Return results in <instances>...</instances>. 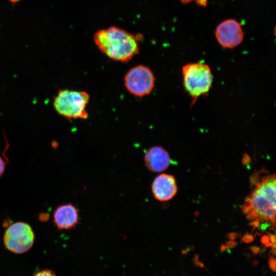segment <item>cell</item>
Returning a JSON list of instances; mask_svg holds the SVG:
<instances>
[{"label": "cell", "mask_w": 276, "mask_h": 276, "mask_svg": "<svg viewBox=\"0 0 276 276\" xmlns=\"http://www.w3.org/2000/svg\"><path fill=\"white\" fill-rule=\"evenodd\" d=\"M146 167L151 171L159 172L165 170L169 166L171 159L168 152L160 146L149 148L144 156Z\"/></svg>", "instance_id": "10"}, {"label": "cell", "mask_w": 276, "mask_h": 276, "mask_svg": "<svg viewBox=\"0 0 276 276\" xmlns=\"http://www.w3.org/2000/svg\"><path fill=\"white\" fill-rule=\"evenodd\" d=\"M261 242L267 247L271 246L272 244L271 242H270L269 237L266 235H264L262 237Z\"/></svg>", "instance_id": "14"}, {"label": "cell", "mask_w": 276, "mask_h": 276, "mask_svg": "<svg viewBox=\"0 0 276 276\" xmlns=\"http://www.w3.org/2000/svg\"><path fill=\"white\" fill-rule=\"evenodd\" d=\"M195 262H196L195 264H196V265L199 266H200L201 267H204L203 264L201 263V262H199V261H197V262L196 261Z\"/></svg>", "instance_id": "22"}, {"label": "cell", "mask_w": 276, "mask_h": 276, "mask_svg": "<svg viewBox=\"0 0 276 276\" xmlns=\"http://www.w3.org/2000/svg\"><path fill=\"white\" fill-rule=\"evenodd\" d=\"M251 224H252L255 227H258L260 226L259 222L257 220L253 221Z\"/></svg>", "instance_id": "20"}, {"label": "cell", "mask_w": 276, "mask_h": 276, "mask_svg": "<svg viewBox=\"0 0 276 276\" xmlns=\"http://www.w3.org/2000/svg\"><path fill=\"white\" fill-rule=\"evenodd\" d=\"M12 5V6H14L15 4H16L17 3L19 2L20 0H8Z\"/></svg>", "instance_id": "21"}, {"label": "cell", "mask_w": 276, "mask_h": 276, "mask_svg": "<svg viewBox=\"0 0 276 276\" xmlns=\"http://www.w3.org/2000/svg\"><path fill=\"white\" fill-rule=\"evenodd\" d=\"M180 1L183 4H187V3H190L193 0H180Z\"/></svg>", "instance_id": "23"}, {"label": "cell", "mask_w": 276, "mask_h": 276, "mask_svg": "<svg viewBox=\"0 0 276 276\" xmlns=\"http://www.w3.org/2000/svg\"><path fill=\"white\" fill-rule=\"evenodd\" d=\"M49 218V216L47 214L42 213L40 214L39 216V219L40 221H45L48 220Z\"/></svg>", "instance_id": "16"}, {"label": "cell", "mask_w": 276, "mask_h": 276, "mask_svg": "<svg viewBox=\"0 0 276 276\" xmlns=\"http://www.w3.org/2000/svg\"><path fill=\"white\" fill-rule=\"evenodd\" d=\"M89 95L85 91L60 89L54 97L53 106L60 116L67 119H87Z\"/></svg>", "instance_id": "4"}, {"label": "cell", "mask_w": 276, "mask_h": 276, "mask_svg": "<svg viewBox=\"0 0 276 276\" xmlns=\"http://www.w3.org/2000/svg\"><path fill=\"white\" fill-rule=\"evenodd\" d=\"M33 276H57L55 273L51 270L49 269H44L40 270L36 273H35Z\"/></svg>", "instance_id": "12"}, {"label": "cell", "mask_w": 276, "mask_h": 276, "mask_svg": "<svg viewBox=\"0 0 276 276\" xmlns=\"http://www.w3.org/2000/svg\"><path fill=\"white\" fill-rule=\"evenodd\" d=\"M93 39L98 49L114 61L127 62L139 53L137 36L116 26L98 30Z\"/></svg>", "instance_id": "1"}, {"label": "cell", "mask_w": 276, "mask_h": 276, "mask_svg": "<svg viewBox=\"0 0 276 276\" xmlns=\"http://www.w3.org/2000/svg\"><path fill=\"white\" fill-rule=\"evenodd\" d=\"M9 147V144L7 143V145L3 152V156L0 155V177L3 176L5 171L6 166L8 163L9 159L6 156L5 153Z\"/></svg>", "instance_id": "11"}, {"label": "cell", "mask_w": 276, "mask_h": 276, "mask_svg": "<svg viewBox=\"0 0 276 276\" xmlns=\"http://www.w3.org/2000/svg\"><path fill=\"white\" fill-rule=\"evenodd\" d=\"M250 249L255 254H258L260 251L259 247L257 246H251L250 247Z\"/></svg>", "instance_id": "17"}, {"label": "cell", "mask_w": 276, "mask_h": 276, "mask_svg": "<svg viewBox=\"0 0 276 276\" xmlns=\"http://www.w3.org/2000/svg\"><path fill=\"white\" fill-rule=\"evenodd\" d=\"M237 243L234 241H229L227 243V246L229 248H233L236 245Z\"/></svg>", "instance_id": "18"}, {"label": "cell", "mask_w": 276, "mask_h": 276, "mask_svg": "<svg viewBox=\"0 0 276 276\" xmlns=\"http://www.w3.org/2000/svg\"><path fill=\"white\" fill-rule=\"evenodd\" d=\"M152 191L155 198L159 201H167L172 199L177 192L174 177L167 174L158 175L152 183Z\"/></svg>", "instance_id": "9"}, {"label": "cell", "mask_w": 276, "mask_h": 276, "mask_svg": "<svg viewBox=\"0 0 276 276\" xmlns=\"http://www.w3.org/2000/svg\"><path fill=\"white\" fill-rule=\"evenodd\" d=\"M218 42L225 48H234L239 45L244 38L241 24L233 19L225 20L221 22L215 31Z\"/></svg>", "instance_id": "7"}, {"label": "cell", "mask_w": 276, "mask_h": 276, "mask_svg": "<svg viewBox=\"0 0 276 276\" xmlns=\"http://www.w3.org/2000/svg\"><path fill=\"white\" fill-rule=\"evenodd\" d=\"M35 234L30 224L23 221L14 222L5 230L3 242L6 248L14 254L26 252L32 247Z\"/></svg>", "instance_id": "5"}, {"label": "cell", "mask_w": 276, "mask_h": 276, "mask_svg": "<svg viewBox=\"0 0 276 276\" xmlns=\"http://www.w3.org/2000/svg\"><path fill=\"white\" fill-rule=\"evenodd\" d=\"M79 212L71 203L58 206L53 214V222L58 230L72 229L78 224Z\"/></svg>", "instance_id": "8"}, {"label": "cell", "mask_w": 276, "mask_h": 276, "mask_svg": "<svg viewBox=\"0 0 276 276\" xmlns=\"http://www.w3.org/2000/svg\"><path fill=\"white\" fill-rule=\"evenodd\" d=\"M269 240L271 241V243H274L276 242V236L272 235V234H269Z\"/></svg>", "instance_id": "19"}, {"label": "cell", "mask_w": 276, "mask_h": 276, "mask_svg": "<svg viewBox=\"0 0 276 276\" xmlns=\"http://www.w3.org/2000/svg\"><path fill=\"white\" fill-rule=\"evenodd\" d=\"M242 211L250 220L273 221L276 218V175L265 176L258 182L246 198Z\"/></svg>", "instance_id": "2"}, {"label": "cell", "mask_w": 276, "mask_h": 276, "mask_svg": "<svg viewBox=\"0 0 276 276\" xmlns=\"http://www.w3.org/2000/svg\"><path fill=\"white\" fill-rule=\"evenodd\" d=\"M274 33H275V34H276V28L274 29Z\"/></svg>", "instance_id": "24"}, {"label": "cell", "mask_w": 276, "mask_h": 276, "mask_svg": "<svg viewBox=\"0 0 276 276\" xmlns=\"http://www.w3.org/2000/svg\"><path fill=\"white\" fill-rule=\"evenodd\" d=\"M185 89L192 99V105L201 96L207 95L213 83L209 66L202 62L190 63L182 68Z\"/></svg>", "instance_id": "3"}, {"label": "cell", "mask_w": 276, "mask_h": 276, "mask_svg": "<svg viewBox=\"0 0 276 276\" xmlns=\"http://www.w3.org/2000/svg\"><path fill=\"white\" fill-rule=\"evenodd\" d=\"M242 240L245 243H249L254 240V237L250 235L246 234L243 237Z\"/></svg>", "instance_id": "15"}, {"label": "cell", "mask_w": 276, "mask_h": 276, "mask_svg": "<svg viewBox=\"0 0 276 276\" xmlns=\"http://www.w3.org/2000/svg\"><path fill=\"white\" fill-rule=\"evenodd\" d=\"M268 264L270 268L274 272L276 271V260L271 257L269 258L268 260Z\"/></svg>", "instance_id": "13"}, {"label": "cell", "mask_w": 276, "mask_h": 276, "mask_svg": "<svg viewBox=\"0 0 276 276\" xmlns=\"http://www.w3.org/2000/svg\"><path fill=\"white\" fill-rule=\"evenodd\" d=\"M155 83L152 71L144 65H137L130 68L124 77V85L132 95L143 97L149 95Z\"/></svg>", "instance_id": "6"}]
</instances>
